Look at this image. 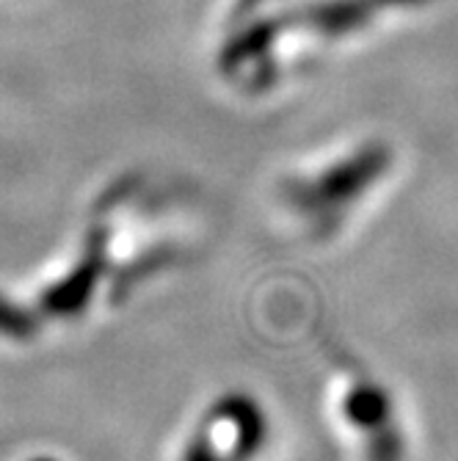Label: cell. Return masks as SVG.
<instances>
[{
    "label": "cell",
    "instance_id": "cell-1",
    "mask_svg": "<svg viewBox=\"0 0 458 461\" xmlns=\"http://www.w3.org/2000/svg\"><path fill=\"white\" fill-rule=\"evenodd\" d=\"M343 414L354 429L362 431H384L392 423V401L373 382L354 384L343 398Z\"/></svg>",
    "mask_w": 458,
    "mask_h": 461
},
{
    "label": "cell",
    "instance_id": "cell-2",
    "mask_svg": "<svg viewBox=\"0 0 458 461\" xmlns=\"http://www.w3.org/2000/svg\"><path fill=\"white\" fill-rule=\"evenodd\" d=\"M367 461H403V437L395 429L379 431V437L370 442Z\"/></svg>",
    "mask_w": 458,
    "mask_h": 461
}]
</instances>
